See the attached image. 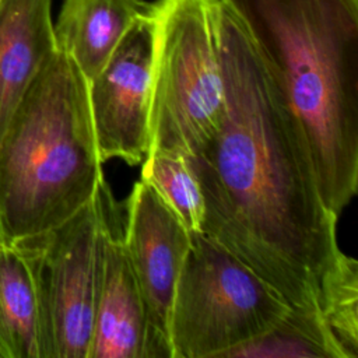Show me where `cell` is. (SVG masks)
<instances>
[{"label": "cell", "instance_id": "obj_1", "mask_svg": "<svg viewBox=\"0 0 358 358\" xmlns=\"http://www.w3.org/2000/svg\"><path fill=\"white\" fill-rule=\"evenodd\" d=\"M217 39L224 115L186 157L204 200L201 232L263 278L292 315L329 334L326 294L348 259L337 242L338 217L322 199L305 131L275 71L221 0Z\"/></svg>", "mask_w": 358, "mask_h": 358}, {"label": "cell", "instance_id": "obj_2", "mask_svg": "<svg viewBox=\"0 0 358 358\" xmlns=\"http://www.w3.org/2000/svg\"><path fill=\"white\" fill-rule=\"evenodd\" d=\"M275 71L337 217L358 190V0H221Z\"/></svg>", "mask_w": 358, "mask_h": 358}, {"label": "cell", "instance_id": "obj_3", "mask_svg": "<svg viewBox=\"0 0 358 358\" xmlns=\"http://www.w3.org/2000/svg\"><path fill=\"white\" fill-rule=\"evenodd\" d=\"M102 164L88 80L56 49L0 140V243L46 232L87 206L103 180Z\"/></svg>", "mask_w": 358, "mask_h": 358}, {"label": "cell", "instance_id": "obj_4", "mask_svg": "<svg viewBox=\"0 0 358 358\" xmlns=\"http://www.w3.org/2000/svg\"><path fill=\"white\" fill-rule=\"evenodd\" d=\"M218 0H157L150 151L190 157L218 129L225 91ZM148 151V152H150Z\"/></svg>", "mask_w": 358, "mask_h": 358}, {"label": "cell", "instance_id": "obj_5", "mask_svg": "<svg viewBox=\"0 0 358 358\" xmlns=\"http://www.w3.org/2000/svg\"><path fill=\"white\" fill-rule=\"evenodd\" d=\"M289 312L252 268L206 234L190 232L171 308L172 358L231 357Z\"/></svg>", "mask_w": 358, "mask_h": 358}, {"label": "cell", "instance_id": "obj_6", "mask_svg": "<svg viewBox=\"0 0 358 358\" xmlns=\"http://www.w3.org/2000/svg\"><path fill=\"white\" fill-rule=\"evenodd\" d=\"M105 179L92 200L60 225L15 245L31 273L45 358H88L105 255Z\"/></svg>", "mask_w": 358, "mask_h": 358}, {"label": "cell", "instance_id": "obj_7", "mask_svg": "<svg viewBox=\"0 0 358 358\" xmlns=\"http://www.w3.org/2000/svg\"><path fill=\"white\" fill-rule=\"evenodd\" d=\"M155 17L140 15L88 81L92 127L102 162L141 164L150 151Z\"/></svg>", "mask_w": 358, "mask_h": 358}, {"label": "cell", "instance_id": "obj_8", "mask_svg": "<svg viewBox=\"0 0 358 358\" xmlns=\"http://www.w3.org/2000/svg\"><path fill=\"white\" fill-rule=\"evenodd\" d=\"M124 243L147 317V358H172L171 308L190 231L141 178L129 197Z\"/></svg>", "mask_w": 358, "mask_h": 358}, {"label": "cell", "instance_id": "obj_9", "mask_svg": "<svg viewBox=\"0 0 358 358\" xmlns=\"http://www.w3.org/2000/svg\"><path fill=\"white\" fill-rule=\"evenodd\" d=\"M148 327L113 194L105 210V255L88 358H147Z\"/></svg>", "mask_w": 358, "mask_h": 358}, {"label": "cell", "instance_id": "obj_10", "mask_svg": "<svg viewBox=\"0 0 358 358\" xmlns=\"http://www.w3.org/2000/svg\"><path fill=\"white\" fill-rule=\"evenodd\" d=\"M53 0H0V140L28 87L57 49Z\"/></svg>", "mask_w": 358, "mask_h": 358}, {"label": "cell", "instance_id": "obj_11", "mask_svg": "<svg viewBox=\"0 0 358 358\" xmlns=\"http://www.w3.org/2000/svg\"><path fill=\"white\" fill-rule=\"evenodd\" d=\"M151 7L145 0H63L53 21L56 46L90 81L133 22Z\"/></svg>", "mask_w": 358, "mask_h": 358}, {"label": "cell", "instance_id": "obj_12", "mask_svg": "<svg viewBox=\"0 0 358 358\" xmlns=\"http://www.w3.org/2000/svg\"><path fill=\"white\" fill-rule=\"evenodd\" d=\"M0 358H45L29 268L15 245L0 243Z\"/></svg>", "mask_w": 358, "mask_h": 358}, {"label": "cell", "instance_id": "obj_13", "mask_svg": "<svg viewBox=\"0 0 358 358\" xmlns=\"http://www.w3.org/2000/svg\"><path fill=\"white\" fill-rule=\"evenodd\" d=\"M141 164V179L158 192L190 232H201L204 200L187 158L154 150Z\"/></svg>", "mask_w": 358, "mask_h": 358}]
</instances>
